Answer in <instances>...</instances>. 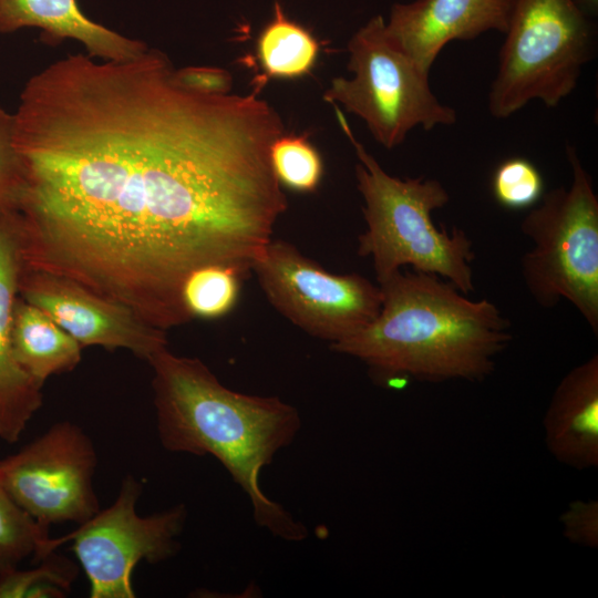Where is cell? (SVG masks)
I'll use <instances>...</instances> for the list:
<instances>
[{"label": "cell", "mask_w": 598, "mask_h": 598, "mask_svg": "<svg viewBox=\"0 0 598 598\" xmlns=\"http://www.w3.org/2000/svg\"><path fill=\"white\" fill-rule=\"evenodd\" d=\"M157 49L124 61L68 54L24 83L14 145L25 189L23 265L79 282L168 330L206 266L244 279L288 202L269 159L285 133L259 96L178 86Z\"/></svg>", "instance_id": "6da1fadb"}, {"label": "cell", "mask_w": 598, "mask_h": 598, "mask_svg": "<svg viewBox=\"0 0 598 598\" xmlns=\"http://www.w3.org/2000/svg\"><path fill=\"white\" fill-rule=\"evenodd\" d=\"M156 429L174 453L212 455L248 496L255 523L274 536L303 540L307 527L260 488V471L290 445L301 427L298 410L276 396L225 386L199 359L167 348L148 362Z\"/></svg>", "instance_id": "7a4b0ae2"}, {"label": "cell", "mask_w": 598, "mask_h": 598, "mask_svg": "<svg viewBox=\"0 0 598 598\" xmlns=\"http://www.w3.org/2000/svg\"><path fill=\"white\" fill-rule=\"evenodd\" d=\"M377 318L331 343L334 352L363 361L385 377L421 381H480L513 339L495 303L471 300L440 276L401 269L379 281Z\"/></svg>", "instance_id": "3957f363"}, {"label": "cell", "mask_w": 598, "mask_h": 598, "mask_svg": "<svg viewBox=\"0 0 598 598\" xmlns=\"http://www.w3.org/2000/svg\"><path fill=\"white\" fill-rule=\"evenodd\" d=\"M333 107L359 159L355 178L367 230L358 237V255L372 259L378 282L411 266L446 279L464 295L474 291L471 238L457 227L440 229L432 219V213L450 202L443 184L388 174L355 138L339 106Z\"/></svg>", "instance_id": "277c9868"}, {"label": "cell", "mask_w": 598, "mask_h": 598, "mask_svg": "<svg viewBox=\"0 0 598 598\" xmlns=\"http://www.w3.org/2000/svg\"><path fill=\"white\" fill-rule=\"evenodd\" d=\"M568 188L544 193L520 223L533 248L520 272L533 299L544 308L568 300L598 334V197L577 148L567 143Z\"/></svg>", "instance_id": "5b68a950"}, {"label": "cell", "mask_w": 598, "mask_h": 598, "mask_svg": "<svg viewBox=\"0 0 598 598\" xmlns=\"http://www.w3.org/2000/svg\"><path fill=\"white\" fill-rule=\"evenodd\" d=\"M487 106L507 118L534 100L557 106L594 58L596 28L573 0H517Z\"/></svg>", "instance_id": "8992f818"}, {"label": "cell", "mask_w": 598, "mask_h": 598, "mask_svg": "<svg viewBox=\"0 0 598 598\" xmlns=\"http://www.w3.org/2000/svg\"><path fill=\"white\" fill-rule=\"evenodd\" d=\"M348 52L353 76L332 79L323 99L363 120L385 148L402 144L417 126L430 131L456 122L455 110L431 90L429 73L390 40L382 16L371 18L352 35Z\"/></svg>", "instance_id": "52a82bcc"}, {"label": "cell", "mask_w": 598, "mask_h": 598, "mask_svg": "<svg viewBox=\"0 0 598 598\" xmlns=\"http://www.w3.org/2000/svg\"><path fill=\"white\" fill-rule=\"evenodd\" d=\"M142 483L128 474L115 501L79 524L73 532L52 537L51 548L72 542V549L90 582L91 598H134L132 575L142 560L157 564L179 550L187 508L184 504L147 516L136 512Z\"/></svg>", "instance_id": "ba28073f"}, {"label": "cell", "mask_w": 598, "mask_h": 598, "mask_svg": "<svg viewBox=\"0 0 598 598\" xmlns=\"http://www.w3.org/2000/svg\"><path fill=\"white\" fill-rule=\"evenodd\" d=\"M251 271L276 310L331 343L367 327L381 309L379 286L359 274L329 272L281 239L268 243Z\"/></svg>", "instance_id": "9c48e42d"}, {"label": "cell", "mask_w": 598, "mask_h": 598, "mask_svg": "<svg viewBox=\"0 0 598 598\" xmlns=\"http://www.w3.org/2000/svg\"><path fill=\"white\" fill-rule=\"evenodd\" d=\"M97 455L84 430L71 421L51 425L0 460V483L40 526L82 524L100 511L94 491Z\"/></svg>", "instance_id": "30bf717a"}, {"label": "cell", "mask_w": 598, "mask_h": 598, "mask_svg": "<svg viewBox=\"0 0 598 598\" xmlns=\"http://www.w3.org/2000/svg\"><path fill=\"white\" fill-rule=\"evenodd\" d=\"M19 296L44 311L82 348L123 349L147 363L167 348L166 331L148 324L127 307L69 278L23 262Z\"/></svg>", "instance_id": "8fae6325"}, {"label": "cell", "mask_w": 598, "mask_h": 598, "mask_svg": "<svg viewBox=\"0 0 598 598\" xmlns=\"http://www.w3.org/2000/svg\"><path fill=\"white\" fill-rule=\"evenodd\" d=\"M517 0H415L391 8L385 31L393 44L430 73L443 48L488 31L506 33Z\"/></svg>", "instance_id": "7c38bea8"}, {"label": "cell", "mask_w": 598, "mask_h": 598, "mask_svg": "<svg viewBox=\"0 0 598 598\" xmlns=\"http://www.w3.org/2000/svg\"><path fill=\"white\" fill-rule=\"evenodd\" d=\"M22 269L19 212L0 213V440L19 441L43 404L42 384L14 359L12 319Z\"/></svg>", "instance_id": "4fadbf2b"}, {"label": "cell", "mask_w": 598, "mask_h": 598, "mask_svg": "<svg viewBox=\"0 0 598 598\" xmlns=\"http://www.w3.org/2000/svg\"><path fill=\"white\" fill-rule=\"evenodd\" d=\"M548 451L576 470L598 465V355L573 368L557 385L544 417Z\"/></svg>", "instance_id": "5bb4252c"}, {"label": "cell", "mask_w": 598, "mask_h": 598, "mask_svg": "<svg viewBox=\"0 0 598 598\" xmlns=\"http://www.w3.org/2000/svg\"><path fill=\"white\" fill-rule=\"evenodd\" d=\"M24 28L40 29L49 43L78 41L87 55L105 61L130 60L148 48L90 19L76 0H0V33Z\"/></svg>", "instance_id": "9a60e30c"}, {"label": "cell", "mask_w": 598, "mask_h": 598, "mask_svg": "<svg viewBox=\"0 0 598 598\" xmlns=\"http://www.w3.org/2000/svg\"><path fill=\"white\" fill-rule=\"evenodd\" d=\"M11 341L18 364L42 385L50 377L75 369L82 358V346L20 296L13 309Z\"/></svg>", "instance_id": "2e32d148"}, {"label": "cell", "mask_w": 598, "mask_h": 598, "mask_svg": "<svg viewBox=\"0 0 598 598\" xmlns=\"http://www.w3.org/2000/svg\"><path fill=\"white\" fill-rule=\"evenodd\" d=\"M319 43L301 24L288 19L280 3L274 17L260 31L256 53L264 75L274 79H297L309 74L319 55Z\"/></svg>", "instance_id": "e0dca14e"}, {"label": "cell", "mask_w": 598, "mask_h": 598, "mask_svg": "<svg viewBox=\"0 0 598 598\" xmlns=\"http://www.w3.org/2000/svg\"><path fill=\"white\" fill-rule=\"evenodd\" d=\"M49 530L30 517L0 483V574L27 558L37 564L53 553Z\"/></svg>", "instance_id": "ac0fdd59"}, {"label": "cell", "mask_w": 598, "mask_h": 598, "mask_svg": "<svg viewBox=\"0 0 598 598\" xmlns=\"http://www.w3.org/2000/svg\"><path fill=\"white\" fill-rule=\"evenodd\" d=\"M244 278L233 268L206 266L192 272L182 289L184 307L192 319H217L236 306Z\"/></svg>", "instance_id": "d6986e66"}, {"label": "cell", "mask_w": 598, "mask_h": 598, "mask_svg": "<svg viewBox=\"0 0 598 598\" xmlns=\"http://www.w3.org/2000/svg\"><path fill=\"white\" fill-rule=\"evenodd\" d=\"M38 567L9 569L0 574V598L66 596L78 577L76 565L53 553L40 560Z\"/></svg>", "instance_id": "ffe728a7"}, {"label": "cell", "mask_w": 598, "mask_h": 598, "mask_svg": "<svg viewBox=\"0 0 598 598\" xmlns=\"http://www.w3.org/2000/svg\"><path fill=\"white\" fill-rule=\"evenodd\" d=\"M272 172L281 187L312 193L321 182L323 163L308 136L289 134L277 137L269 151Z\"/></svg>", "instance_id": "44dd1931"}, {"label": "cell", "mask_w": 598, "mask_h": 598, "mask_svg": "<svg viewBox=\"0 0 598 598\" xmlns=\"http://www.w3.org/2000/svg\"><path fill=\"white\" fill-rule=\"evenodd\" d=\"M495 199L509 209L534 206L544 194V181L537 167L524 157L502 162L492 179Z\"/></svg>", "instance_id": "7402d4cb"}, {"label": "cell", "mask_w": 598, "mask_h": 598, "mask_svg": "<svg viewBox=\"0 0 598 598\" xmlns=\"http://www.w3.org/2000/svg\"><path fill=\"white\" fill-rule=\"evenodd\" d=\"M14 116L0 105V213L19 210L25 175L14 145Z\"/></svg>", "instance_id": "603a6c76"}, {"label": "cell", "mask_w": 598, "mask_h": 598, "mask_svg": "<svg viewBox=\"0 0 598 598\" xmlns=\"http://www.w3.org/2000/svg\"><path fill=\"white\" fill-rule=\"evenodd\" d=\"M565 537L589 548L598 546V503L577 501L560 517Z\"/></svg>", "instance_id": "cb8c5ba5"}, {"label": "cell", "mask_w": 598, "mask_h": 598, "mask_svg": "<svg viewBox=\"0 0 598 598\" xmlns=\"http://www.w3.org/2000/svg\"><path fill=\"white\" fill-rule=\"evenodd\" d=\"M173 80L178 86L202 94H227L233 87L231 74L215 66L174 69Z\"/></svg>", "instance_id": "d4e9b609"}, {"label": "cell", "mask_w": 598, "mask_h": 598, "mask_svg": "<svg viewBox=\"0 0 598 598\" xmlns=\"http://www.w3.org/2000/svg\"><path fill=\"white\" fill-rule=\"evenodd\" d=\"M576 7L587 17L592 18L598 12V0H573Z\"/></svg>", "instance_id": "484cf974"}]
</instances>
